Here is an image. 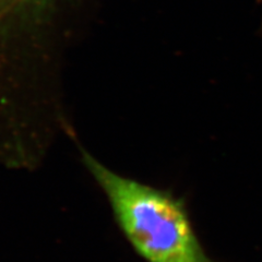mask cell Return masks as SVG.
<instances>
[{
    "mask_svg": "<svg viewBox=\"0 0 262 262\" xmlns=\"http://www.w3.org/2000/svg\"><path fill=\"white\" fill-rule=\"evenodd\" d=\"M37 0H0V7L8 5H20V4H31L35 3Z\"/></svg>",
    "mask_w": 262,
    "mask_h": 262,
    "instance_id": "obj_2",
    "label": "cell"
},
{
    "mask_svg": "<svg viewBox=\"0 0 262 262\" xmlns=\"http://www.w3.org/2000/svg\"><path fill=\"white\" fill-rule=\"evenodd\" d=\"M83 160L107 198L121 232L144 260L215 262L202 248L182 200L116 173L88 153Z\"/></svg>",
    "mask_w": 262,
    "mask_h": 262,
    "instance_id": "obj_1",
    "label": "cell"
},
{
    "mask_svg": "<svg viewBox=\"0 0 262 262\" xmlns=\"http://www.w3.org/2000/svg\"><path fill=\"white\" fill-rule=\"evenodd\" d=\"M259 2H260V0H259Z\"/></svg>",
    "mask_w": 262,
    "mask_h": 262,
    "instance_id": "obj_3",
    "label": "cell"
}]
</instances>
